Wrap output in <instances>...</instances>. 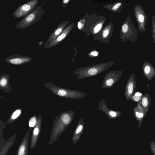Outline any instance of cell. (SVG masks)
<instances>
[{"label": "cell", "instance_id": "15", "mask_svg": "<svg viewBox=\"0 0 155 155\" xmlns=\"http://www.w3.org/2000/svg\"><path fill=\"white\" fill-rule=\"evenodd\" d=\"M11 77L9 74H2L0 78V89L3 90L4 93H7L12 90V86L9 83Z\"/></svg>", "mask_w": 155, "mask_h": 155}, {"label": "cell", "instance_id": "21", "mask_svg": "<svg viewBox=\"0 0 155 155\" xmlns=\"http://www.w3.org/2000/svg\"><path fill=\"white\" fill-rule=\"evenodd\" d=\"M22 110L20 108L15 109L11 114L7 121L8 124H10L18 119L22 114Z\"/></svg>", "mask_w": 155, "mask_h": 155}, {"label": "cell", "instance_id": "30", "mask_svg": "<svg viewBox=\"0 0 155 155\" xmlns=\"http://www.w3.org/2000/svg\"><path fill=\"white\" fill-rule=\"evenodd\" d=\"M78 28L80 29L81 27V24L80 22L78 23Z\"/></svg>", "mask_w": 155, "mask_h": 155}, {"label": "cell", "instance_id": "6", "mask_svg": "<svg viewBox=\"0 0 155 155\" xmlns=\"http://www.w3.org/2000/svg\"><path fill=\"white\" fill-rule=\"evenodd\" d=\"M38 2V0H32L20 5L14 12L13 16L15 18L24 17L34 11Z\"/></svg>", "mask_w": 155, "mask_h": 155}, {"label": "cell", "instance_id": "11", "mask_svg": "<svg viewBox=\"0 0 155 155\" xmlns=\"http://www.w3.org/2000/svg\"><path fill=\"white\" fill-rule=\"evenodd\" d=\"M98 109L104 112L107 116L109 119H116L119 117L121 114V112L118 110L110 109L107 107L105 101L101 99L100 101Z\"/></svg>", "mask_w": 155, "mask_h": 155}, {"label": "cell", "instance_id": "18", "mask_svg": "<svg viewBox=\"0 0 155 155\" xmlns=\"http://www.w3.org/2000/svg\"><path fill=\"white\" fill-rule=\"evenodd\" d=\"M29 131L25 134L19 146L16 155H27L28 150V143Z\"/></svg>", "mask_w": 155, "mask_h": 155}, {"label": "cell", "instance_id": "31", "mask_svg": "<svg viewBox=\"0 0 155 155\" xmlns=\"http://www.w3.org/2000/svg\"><path fill=\"white\" fill-rule=\"evenodd\" d=\"M43 42L41 41L40 42H39V43H38V45L39 46H41V45H43Z\"/></svg>", "mask_w": 155, "mask_h": 155}, {"label": "cell", "instance_id": "7", "mask_svg": "<svg viewBox=\"0 0 155 155\" xmlns=\"http://www.w3.org/2000/svg\"><path fill=\"white\" fill-rule=\"evenodd\" d=\"M134 15L136 18L140 32L142 34L146 31L145 26L148 21L147 17L142 6L139 5H136L134 7Z\"/></svg>", "mask_w": 155, "mask_h": 155}, {"label": "cell", "instance_id": "5", "mask_svg": "<svg viewBox=\"0 0 155 155\" xmlns=\"http://www.w3.org/2000/svg\"><path fill=\"white\" fill-rule=\"evenodd\" d=\"M121 31L125 40L134 43L137 41L138 32L130 17L127 18L122 25Z\"/></svg>", "mask_w": 155, "mask_h": 155}, {"label": "cell", "instance_id": "19", "mask_svg": "<svg viewBox=\"0 0 155 155\" xmlns=\"http://www.w3.org/2000/svg\"><path fill=\"white\" fill-rule=\"evenodd\" d=\"M133 112L135 118L139 122L142 121L147 114L141 106L140 101L133 109Z\"/></svg>", "mask_w": 155, "mask_h": 155}, {"label": "cell", "instance_id": "23", "mask_svg": "<svg viewBox=\"0 0 155 155\" xmlns=\"http://www.w3.org/2000/svg\"><path fill=\"white\" fill-rule=\"evenodd\" d=\"M151 20L153 40L155 44V16L154 15H152Z\"/></svg>", "mask_w": 155, "mask_h": 155}, {"label": "cell", "instance_id": "27", "mask_svg": "<svg viewBox=\"0 0 155 155\" xmlns=\"http://www.w3.org/2000/svg\"><path fill=\"white\" fill-rule=\"evenodd\" d=\"M121 5V3H118L114 5L112 8V9L114 10L117 9Z\"/></svg>", "mask_w": 155, "mask_h": 155}, {"label": "cell", "instance_id": "8", "mask_svg": "<svg viewBox=\"0 0 155 155\" xmlns=\"http://www.w3.org/2000/svg\"><path fill=\"white\" fill-rule=\"evenodd\" d=\"M123 71H109L105 76L101 85L102 88L112 87L121 77Z\"/></svg>", "mask_w": 155, "mask_h": 155}, {"label": "cell", "instance_id": "4", "mask_svg": "<svg viewBox=\"0 0 155 155\" xmlns=\"http://www.w3.org/2000/svg\"><path fill=\"white\" fill-rule=\"evenodd\" d=\"M42 3L37 7L34 11L23 17L15 27V29H25L32 24L36 23L41 19L45 12L42 9V6L45 4Z\"/></svg>", "mask_w": 155, "mask_h": 155}, {"label": "cell", "instance_id": "24", "mask_svg": "<svg viewBox=\"0 0 155 155\" xmlns=\"http://www.w3.org/2000/svg\"><path fill=\"white\" fill-rule=\"evenodd\" d=\"M37 123V117L36 115L31 117L28 121V125L30 128L35 127Z\"/></svg>", "mask_w": 155, "mask_h": 155}, {"label": "cell", "instance_id": "28", "mask_svg": "<svg viewBox=\"0 0 155 155\" xmlns=\"http://www.w3.org/2000/svg\"><path fill=\"white\" fill-rule=\"evenodd\" d=\"M70 1L69 0H63L62 1V5L64 8L66 4H67Z\"/></svg>", "mask_w": 155, "mask_h": 155}, {"label": "cell", "instance_id": "22", "mask_svg": "<svg viewBox=\"0 0 155 155\" xmlns=\"http://www.w3.org/2000/svg\"><path fill=\"white\" fill-rule=\"evenodd\" d=\"M144 95L139 91L135 92L132 95L131 100L134 102H139L141 101Z\"/></svg>", "mask_w": 155, "mask_h": 155}, {"label": "cell", "instance_id": "17", "mask_svg": "<svg viewBox=\"0 0 155 155\" xmlns=\"http://www.w3.org/2000/svg\"><path fill=\"white\" fill-rule=\"evenodd\" d=\"M143 72L148 80H152L155 76V68L149 62L145 61L142 64Z\"/></svg>", "mask_w": 155, "mask_h": 155}, {"label": "cell", "instance_id": "26", "mask_svg": "<svg viewBox=\"0 0 155 155\" xmlns=\"http://www.w3.org/2000/svg\"><path fill=\"white\" fill-rule=\"evenodd\" d=\"M109 30L107 29H105L102 34V36L103 37L105 38L108 35L109 33Z\"/></svg>", "mask_w": 155, "mask_h": 155}, {"label": "cell", "instance_id": "25", "mask_svg": "<svg viewBox=\"0 0 155 155\" xmlns=\"http://www.w3.org/2000/svg\"><path fill=\"white\" fill-rule=\"evenodd\" d=\"M102 27V24L101 23L97 25L94 29V33H96L98 32L101 29Z\"/></svg>", "mask_w": 155, "mask_h": 155}, {"label": "cell", "instance_id": "3", "mask_svg": "<svg viewBox=\"0 0 155 155\" xmlns=\"http://www.w3.org/2000/svg\"><path fill=\"white\" fill-rule=\"evenodd\" d=\"M112 64L111 63H102L92 66L80 68L74 70L73 72L78 79L95 76L107 69Z\"/></svg>", "mask_w": 155, "mask_h": 155}, {"label": "cell", "instance_id": "20", "mask_svg": "<svg viewBox=\"0 0 155 155\" xmlns=\"http://www.w3.org/2000/svg\"><path fill=\"white\" fill-rule=\"evenodd\" d=\"M140 102L141 106L147 114L149 110L151 102V98L149 94L147 93L144 94Z\"/></svg>", "mask_w": 155, "mask_h": 155}, {"label": "cell", "instance_id": "13", "mask_svg": "<svg viewBox=\"0 0 155 155\" xmlns=\"http://www.w3.org/2000/svg\"><path fill=\"white\" fill-rule=\"evenodd\" d=\"M41 121L42 116L39 115L37 117V123L35 126L34 127L32 132L30 145L31 149L34 148L36 143L41 130Z\"/></svg>", "mask_w": 155, "mask_h": 155}, {"label": "cell", "instance_id": "1", "mask_svg": "<svg viewBox=\"0 0 155 155\" xmlns=\"http://www.w3.org/2000/svg\"><path fill=\"white\" fill-rule=\"evenodd\" d=\"M75 112L73 110H68L57 115L53 122L52 129L51 138L55 140L65 130L72 122Z\"/></svg>", "mask_w": 155, "mask_h": 155}, {"label": "cell", "instance_id": "10", "mask_svg": "<svg viewBox=\"0 0 155 155\" xmlns=\"http://www.w3.org/2000/svg\"><path fill=\"white\" fill-rule=\"evenodd\" d=\"M136 84L135 75L133 73L127 80L125 88L124 95L127 101L131 100L132 95L135 92Z\"/></svg>", "mask_w": 155, "mask_h": 155}, {"label": "cell", "instance_id": "12", "mask_svg": "<svg viewBox=\"0 0 155 155\" xmlns=\"http://www.w3.org/2000/svg\"><path fill=\"white\" fill-rule=\"evenodd\" d=\"M68 21H64L60 23L48 37L45 43L43 48H46L48 46L54 41L64 29L66 25L68 23Z\"/></svg>", "mask_w": 155, "mask_h": 155}, {"label": "cell", "instance_id": "9", "mask_svg": "<svg viewBox=\"0 0 155 155\" xmlns=\"http://www.w3.org/2000/svg\"><path fill=\"white\" fill-rule=\"evenodd\" d=\"M32 60L31 57L16 54L8 57L5 60V61L9 64L20 65L30 62Z\"/></svg>", "mask_w": 155, "mask_h": 155}, {"label": "cell", "instance_id": "2", "mask_svg": "<svg viewBox=\"0 0 155 155\" xmlns=\"http://www.w3.org/2000/svg\"><path fill=\"white\" fill-rule=\"evenodd\" d=\"M43 85L55 95L61 97L73 99H81L88 96V94L82 91L59 87L54 84L51 82H46L43 84Z\"/></svg>", "mask_w": 155, "mask_h": 155}, {"label": "cell", "instance_id": "29", "mask_svg": "<svg viewBox=\"0 0 155 155\" xmlns=\"http://www.w3.org/2000/svg\"><path fill=\"white\" fill-rule=\"evenodd\" d=\"M98 54V52L96 51H92L91 53V55L94 56H97V55Z\"/></svg>", "mask_w": 155, "mask_h": 155}, {"label": "cell", "instance_id": "14", "mask_svg": "<svg viewBox=\"0 0 155 155\" xmlns=\"http://www.w3.org/2000/svg\"><path fill=\"white\" fill-rule=\"evenodd\" d=\"M74 24L69 25L46 48H52L56 46L62 41L67 36L71 31Z\"/></svg>", "mask_w": 155, "mask_h": 155}, {"label": "cell", "instance_id": "16", "mask_svg": "<svg viewBox=\"0 0 155 155\" xmlns=\"http://www.w3.org/2000/svg\"><path fill=\"white\" fill-rule=\"evenodd\" d=\"M84 128V123L83 118H81L79 121L73 135V144L75 145L79 140Z\"/></svg>", "mask_w": 155, "mask_h": 155}]
</instances>
